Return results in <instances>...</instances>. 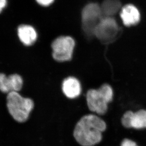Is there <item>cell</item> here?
<instances>
[{
  "mask_svg": "<svg viewBox=\"0 0 146 146\" xmlns=\"http://www.w3.org/2000/svg\"><path fill=\"white\" fill-rule=\"evenodd\" d=\"M7 4V0H0V13L5 7Z\"/></svg>",
  "mask_w": 146,
  "mask_h": 146,
  "instance_id": "9a60e30c",
  "label": "cell"
},
{
  "mask_svg": "<svg viewBox=\"0 0 146 146\" xmlns=\"http://www.w3.org/2000/svg\"><path fill=\"white\" fill-rule=\"evenodd\" d=\"M113 91L111 86L103 84L98 90L91 89L87 92L86 101L90 110L100 115L106 113L108 104L111 101Z\"/></svg>",
  "mask_w": 146,
  "mask_h": 146,
  "instance_id": "3957f363",
  "label": "cell"
},
{
  "mask_svg": "<svg viewBox=\"0 0 146 146\" xmlns=\"http://www.w3.org/2000/svg\"><path fill=\"white\" fill-rule=\"evenodd\" d=\"M23 86V79L20 75L13 74L7 76L0 73V91L3 93L19 91Z\"/></svg>",
  "mask_w": 146,
  "mask_h": 146,
  "instance_id": "ba28073f",
  "label": "cell"
},
{
  "mask_svg": "<svg viewBox=\"0 0 146 146\" xmlns=\"http://www.w3.org/2000/svg\"><path fill=\"white\" fill-rule=\"evenodd\" d=\"M75 42L69 36H61L52 42V56L54 59L59 62L69 60L72 58Z\"/></svg>",
  "mask_w": 146,
  "mask_h": 146,
  "instance_id": "5b68a950",
  "label": "cell"
},
{
  "mask_svg": "<svg viewBox=\"0 0 146 146\" xmlns=\"http://www.w3.org/2000/svg\"><path fill=\"white\" fill-rule=\"evenodd\" d=\"M104 17L100 5L96 3L87 4L82 11V26L86 33L94 35L95 29Z\"/></svg>",
  "mask_w": 146,
  "mask_h": 146,
  "instance_id": "277c9868",
  "label": "cell"
},
{
  "mask_svg": "<svg viewBox=\"0 0 146 146\" xmlns=\"http://www.w3.org/2000/svg\"><path fill=\"white\" fill-rule=\"evenodd\" d=\"M7 106L12 117L19 122H25L34 108V102L31 99L24 98L18 92L8 93Z\"/></svg>",
  "mask_w": 146,
  "mask_h": 146,
  "instance_id": "7a4b0ae2",
  "label": "cell"
},
{
  "mask_svg": "<svg viewBox=\"0 0 146 146\" xmlns=\"http://www.w3.org/2000/svg\"><path fill=\"white\" fill-rule=\"evenodd\" d=\"M121 123L127 128L142 129L146 128V110H140L136 112L128 111L121 119Z\"/></svg>",
  "mask_w": 146,
  "mask_h": 146,
  "instance_id": "52a82bcc",
  "label": "cell"
},
{
  "mask_svg": "<svg viewBox=\"0 0 146 146\" xmlns=\"http://www.w3.org/2000/svg\"><path fill=\"white\" fill-rule=\"evenodd\" d=\"M18 35L21 41L27 46L33 45L37 38L35 29L28 25H20L18 28Z\"/></svg>",
  "mask_w": 146,
  "mask_h": 146,
  "instance_id": "30bf717a",
  "label": "cell"
},
{
  "mask_svg": "<svg viewBox=\"0 0 146 146\" xmlns=\"http://www.w3.org/2000/svg\"><path fill=\"white\" fill-rule=\"evenodd\" d=\"M36 2L43 6H48L53 3L54 0H36Z\"/></svg>",
  "mask_w": 146,
  "mask_h": 146,
  "instance_id": "5bb4252c",
  "label": "cell"
},
{
  "mask_svg": "<svg viewBox=\"0 0 146 146\" xmlns=\"http://www.w3.org/2000/svg\"><path fill=\"white\" fill-rule=\"evenodd\" d=\"M100 6L104 17H112L122 8L119 0H104Z\"/></svg>",
  "mask_w": 146,
  "mask_h": 146,
  "instance_id": "7c38bea8",
  "label": "cell"
},
{
  "mask_svg": "<svg viewBox=\"0 0 146 146\" xmlns=\"http://www.w3.org/2000/svg\"><path fill=\"white\" fill-rule=\"evenodd\" d=\"M62 90L68 98H74L80 95L81 91L80 83L77 79L73 77H68L63 81Z\"/></svg>",
  "mask_w": 146,
  "mask_h": 146,
  "instance_id": "8fae6325",
  "label": "cell"
},
{
  "mask_svg": "<svg viewBox=\"0 0 146 146\" xmlns=\"http://www.w3.org/2000/svg\"><path fill=\"white\" fill-rule=\"evenodd\" d=\"M121 146H138L131 139H126L122 141Z\"/></svg>",
  "mask_w": 146,
  "mask_h": 146,
  "instance_id": "4fadbf2b",
  "label": "cell"
},
{
  "mask_svg": "<svg viewBox=\"0 0 146 146\" xmlns=\"http://www.w3.org/2000/svg\"><path fill=\"white\" fill-rule=\"evenodd\" d=\"M106 124L96 115L88 114L82 117L76 124L74 137L82 146H94L101 141L102 133L106 131Z\"/></svg>",
  "mask_w": 146,
  "mask_h": 146,
  "instance_id": "6da1fadb",
  "label": "cell"
},
{
  "mask_svg": "<svg viewBox=\"0 0 146 146\" xmlns=\"http://www.w3.org/2000/svg\"><path fill=\"white\" fill-rule=\"evenodd\" d=\"M119 31L117 23L112 17H104L94 30V35L102 41L111 40Z\"/></svg>",
  "mask_w": 146,
  "mask_h": 146,
  "instance_id": "8992f818",
  "label": "cell"
},
{
  "mask_svg": "<svg viewBox=\"0 0 146 146\" xmlns=\"http://www.w3.org/2000/svg\"><path fill=\"white\" fill-rule=\"evenodd\" d=\"M120 16L124 25L131 26L138 24L141 20V13L139 10L134 5L126 4L120 11Z\"/></svg>",
  "mask_w": 146,
  "mask_h": 146,
  "instance_id": "9c48e42d",
  "label": "cell"
}]
</instances>
